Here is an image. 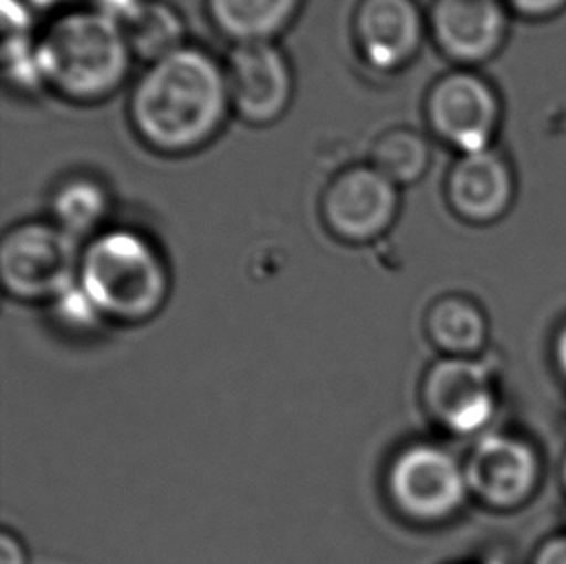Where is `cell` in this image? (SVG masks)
Here are the masks:
<instances>
[{"instance_id": "cell-1", "label": "cell", "mask_w": 566, "mask_h": 564, "mask_svg": "<svg viewBox=\"0 0 566 564\" xmlns=\"http://www.w3.org/2000/svg\"><path fill=\"white\" fill-rule=\"evenodd\" d=\"M227 70L198 46L149 64L130 97L139 138L155 152H196L219 134L229 115Z\"/></svg>"}, {"instance_id": "cell-2", "label": "cell", "mask_w": 566, "mask_h": 564, "mask_svg": "<svg viewBox=\"0 0 566 564\" xmlns=\"http://www.w3.org/2000/svg\"><path fill=\"white\" fill-rule=\"evenodd\" d=\"M43 85L76 103H99L124 84L132 54L123 28L92 10L59 15L38 39Z\"/></svg>"}, {"instance_id": "cell-3", "label": "cell", "mask_w": 566, "mask_h": 564, "mask_svg": "<svg viewBox=\"0 0 566 564\" xmlns=\"http://www.w3.org/2000/svg\"><path fill=\"white\" fill-rule=\"evenodd\" d=\"M77 286L103 320L144 325L169 302L170 273L161 252L146 237L113 229L85 246Z\"/></svg>"}, {"instance_id": "cell-4", "label": "cell", "mask_w": 566, "mask_h": 564, "mask_svg": "<svg viewBox=\"0 0 566 564\" xmlns=\"http://www.w3.org/2000/svg\"><path fill=\"white\" fill-rule=\"evenodd\" d=\"M82 252L56 222H20L0 242L2 289L23 304L56 302L76 286Z\"/></svg>"}, {"instance_id": "cell-5", "label": "cell", "mask_w": 566, "mask_h": 564, "mask_svg": "<svg viewBox=\"0 0 566 564\" xmlns=\"http://www.w3.org/2000/svg\"><path fill=\"white\" fill-rule=\"evenodd\" d=\"M385 493L398 516L413 524H439L467 503L464 462L436 442H412L390 458Z\"/></svg>"}, {"instance_id": "cell-6", "label": "cell", "mask_w": 566, "mask_h": 564, "mask_svg": "<svg viewBox=\"0 0 566 564\" xmlns=\"http://www.w3.org/2000/svg\"><path fill=\"white\" fill-rule=\"evenodd\" d=\"M495 367L480 358H443L421 382V405L444 431L483 435L497 414Z\"/></svg>"}, {"instance_id": "cell-7", "label": "cell", "mask_w": 566, "mask_h": 564, "mask_svg": "<svg viewBox=\"0 0 566 564\" xmlns=\"http://www.w3.org/2000/svg\"><path fill=\"white\" fill-rule=\"evenodd\" d=\"M398 201L397 184L374 165L346 168L323 194V222L345 244H371L389 232Z\"/></svg>"}, {"instance_id": "cell-8", "label": "cell", "mask_w": 566, "mask_h": 564, "mask_svg": "<svg viewBox=\"0 0 566 564\" xmlns=\"http://www.w3.org/2000/svg\"><path fill=\"white\" fill-rule=\"evenodd\" d=\"M431 130L462 153L493 147L501 101L493 85L474 72H452L433 84L426 103Z\"/></svg>"}, {"instance_id": "cell-9", "label": "cell", "mask_w": 566, "mask_h": 564, "mask_svg": "<svg viewBox=\"0 0 566 564\" xmlns=\"http://www.w3.org/2000/svg\"><path fill=\"white\" fill-rule=\"evenodd\" d=\"M470 495L497 511H513L536 493L542 464L521 437L483 434L464 460Z\"/></svg>"}, {"instance_id": "cell-10", "label": "cell", "mask_w": 566, "mask_h": 564, "mask_svg": "<svg viewBox=\"0 0 566 564\" xmlns=\"http://www.w3.org/2000/svg\"><path fill=\"white\" fill-rule=\"evenodd\" d=\"M224 70L230 105L242 121L268 126L286 113L294 80L289 59L273 41L234 46Z\"/></svg>"}, {"instance_id": "cell-11", "label": "cell", "mask_w": 566, "mask_h": 564, "mask_svg": "<svg viewBox=\"0 0 566 564\" xmlns=\"http://www.w3.org/2000/svg\"><path fill=\"white\" fill-rule=\"evenodd\" d=\"M416 0H361L354 14V38L371 69L390 72L412 61L423 39Z\"/></svg>"}, {"instance_id": "cell-12", "label": "cell", "mask_w": 566, "mask_h": 564, "mask_svg": "<svg viewBox=\"0 0 566 564\" xmlns=\"http://www.w3.org/2000/svg\"><path fill=\"white\" fill-rule=\"evenodd\" d=\"M505 0H436L431 30L452 61L475 64L497 53L506 35Z\"/></svg>"}, {"instance_id": "cell-13", "label": "cell", "mask_w": 566, "mask_h": 564, "mask_svg": "<svg viewBox=\"0 0 566 564\" xmlns=\"http://www.w3.org/2000/svg\"><path fill=\"white\" fill-rule=\"evenodd\" d=\"M447 199L464 221H497L513 206V168L493 147L462 153L447 178Z\"/></svg>"}, {"instance_id": "cell-14", "label": "cell", "mask_w": 566, "mask_h": 564, "mask_svg": "<svg viewBox=\"0 0 566 564\" xmlns=\"http://www.w3.org/2000/svg\"><path fill=\"white\" fill-rule=\"evenodd\" d=\"M426 335L444 358H475L488 343L490 325L482 307L467 296H443L429 305Z\"/></svg>"}, {"instance_id": "cell-15", "label": "cell", "mask_w": 566, "mask_h": 564, "mask_svg": "<svg viewBox=\"0 0 566 564\" xmlns=\"http://www.w3.org/2000/svg\"><path fill=\"white\" fill-rule=\"evenodd\" d=\"M300 7L302 0H207L214 28L237 45L273 41L294 22Z\"/></svg>"}, {"instance_id": "cell-16", "label": "cell", "mask_w": 566, "mask_h": 564, "mask_svg": "<svg viewBox=\"0 0 566 564\" xmlns=\"http://www.w3.org/2000/svg\"><path fill=\"white\" fill-rule=\"evenodd\" d=\"M132 54L142 61H161L186 46L182 15L163 0H146L136 18L124 28Z\"/></svg>"}, {"instance_id": "cell-17", "label": "cell", "mask_w": 566, "mask_h": 564, "mask_svg": "<svg viewBox=\"0 0 566 564\" xmlns=\"http://www.w3.org/2000/svg\"><path fill=\"white\" fill-rule=\"evenodd\" d=\"M108 194L90 176H76L62 184L53 196V217L61 229L77 240L93 234L107 219Z\"/></svg>"}, {"instance_id": "cell-18", "label": "cell", "mask_w": 566, "mask_h": 564, "mask_svg": "<svg viewBox=\"0 0 566 564\" xmlns=\"http://www.w3.org/2000/svg\"><path fill=\"white\" fill-rule=\"evenodd\" d=\"M431 159L428 139L410 128L385 132L371 149V165L397 186L418 182Z\"/></svg>"}, {"instance_id": "cell-19", "label": "cell", "mask_w": 566, "mask_h": 564, "mask_svg": "<svg viewBox=\"0 0 566 564\" xmlns=\"http://www.w3.org/2000/svg\"><path fill=\"white\" fill-rule=\"evenodd\" d=\"M146 0H95V10L111 18L120 28H126L136 18Z\"/></svg>"}, {"instance_id": "cell-20", "label": "cell", "mask_w": 566, "mask_h": 564, "mask_svg": "<svg viewBox=\"0 0 566 564\" xmlns=\"http://www.w3.org/2000/svg\"><path fill=\"white\" fill-rule=\"evenodd\" d=\"M506 7L530 18H547L566 7V0H505Z\"/></svg>"}, {"instance_id": "cell-21", "label": "cell", "mask_w": 566, "mask_h": 564, "mask_svg": "<svg viewBox=\"0 0 566 564\" xmlns=\"http://www.w3.org/2000/svg\"><path fill=\"white\" fill-rule=\"evenodd\" d=\"M0 564H28L25 545L10 530H2L0 534Z\"/></svg>"}, {"instance_id": "cell-22", "label": "cell", "mask_w": 566, "mask_h": 564, "mask_svg": "<svg viewBox=\"0 0 566 564\" xmlns=\"http://www.w3.org/2000/svg\"><path fill=\"white\" fill-rule=\"evenodd\" d=\"M534 564H566V535L552 537L537 550Z\"/></svg>"}, {"instance_id": "cell-23", "label": "cell", "mask_w": 566, "mask_h": 564, "mask_svg": "<svg viewBox=\"0 0 566 564\" xmlns=\"http://www.w3.org/2000/svg\"><path fill=\"white\" fill-rule=\"evenodd\" d=\"M555 358H557V366H559L560 374L566 377V325L560 328L559 336L555 341Z\"/></svg>"}, {"instance_id": "cell-24", "label": "cell", "mask_w": 566, "mask_h": 564, "mask_svg": "<svg viewBox=\"0 0 566 564\" xmlns=\"http://www.w3.org/2000/svg\"><path fill=\"white\" fill-rule=\"evenodd\" d=\"M31 8H56L64 7V4H70V2H74V0H25Z\"/></svg>"}, {"instance_id": "cell-25", "label": "cell", "mask_w": 566, "mask_h": 564, "mask_svg": "<svg viewBox=\"0 0 566 564\" xmlns=\"http://www.w3.org/2000/svg\"><path fill=\"white\" fill-rule=\"evenodd\" d=\"M563 476H565V485H566V460H565V472H563Z\"/></svg>"}]
</instances>
